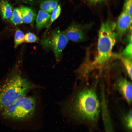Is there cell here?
<instances>
[{
    "label": "cell",
    "mask_w": 132,
    "mask_h": 132,
    "mask_svg": "<svg viewBox=\"0 0 132 132\" xmlns=\"http://www.w3.org/2000/svg\"><path fill=\"white\" fill-rule=\"evenodd\" d=\"M99 78H96L91 84L85 83L76 92L68 106L75 117L93 126L97 124L101 113L100 99L97 91Z\"/></svg>",
    "instance_id": "cell-1"
},
{
    "label": "cell",
    "mask_w": 132,
    "mask_h": 132,
    "mask_svg": "<svg viewBox=\"0 0 132 132\" xmlns=\"http://www.w3.org/2000/svg\"><path fill=\"white\" fill-rule=\"evenodd\" d=\"M130 81L122 76H120L115 81L113 87L123 98L128 105L131 106L132 100V85Z\"/></svg>",
    "instance_id": "cell-6"
},
{
    "label": "cell",
    "mask_w": 132,
    "mask_h": 132,
    "mask_svg": "<svg viewBox=\"0 0 132 132\" xmlns=\"http://www.w3.org/2000/svg\"><path fill=\"white\" fill-rule=\"evenodd\" d=\"M19 65L0 80V112L27 95L35 87L23 75Z\"/></svg>",
    "instance_id": "cell-2"
},
{
    "label": "cell",
    "mask_w": 132,
    "mask_h": 132,
    "mask_svg": "<svg viewBox=\"0 0 132 132\" xmlns=\"http://www.w3.org/2000/svg\"><path fill=\"white\" fill-rule=\"evenodd\" d=\"M111 132V131H107L106 132Z\"/></svg>",
    "instance_id": "cell-23"
},
{
    "label": "cell",
    "mask_w": 132,
    "mask_h": 132,
    "mask_svg": "<svg viewBox=\"0 0 132 132\" xmlns=\"http://www.w3.org/2000/svg\"><path fill=\"white\" fill-rule=\"evenodd\" d=\"M36 101L34 96L27 95L20 98L0 112L4 118L23 121L30 118L36 109Z\"/></svg>",
    "instance_id": "cell-4"
},
{
    "label": "cell",
    "mask_w": 132,
    "mask_h": 132,
    "mask_svg": "<svg viewBox=\"0 0 132 132\" xmlns=\"http://www.w3.org/2000/svg\"><path fill=\"white\" fill-rule=\"evenodd\" d=\"M132 23V16L123 11L119 16L116 25L118 36H122L128 31L131 30Z\"/></svg>",
    "instance_id": "cell-8"
},
{
    "label": "cell",
    "mask_w": 132,
    "mask_h": 132,
    "mask_svg": "<svg viewBox=\"0 0 132 132\" xmlns=\"http://www.w3.org/2000/svg\"><path fill=\"white\" fill-rule=\"evenodd\" d=\"M39 38L34 34L31 32L26 33L24 36V41L28 43H38Z\"/></svg>",
    "instance_id": "cell-18"
},
{
    "label": "cell",
    "mask_w": 132,
    "mask_h": 132,
    "mask_svg": "<svg viewBox=\"0 0 132 132\" xmlns=\"http://www.w3.org/2000/svg\"><path fill=\"white\" fill-rule=\"evenodd\" d=\"M51 14L40 10L35 19V26L37 33L42 29L47 28L49 25Z\"/></svg>",
    "instance_id": "cell-9"
},
{
    "label": "cell",
    "mask_w": 132,
    "mask_h": 132,
    "mask_svg": "<svg viewBox=\"0 0 132 132\" xmlns=\"http://www.w3.org/2000/svg\"><path fill=\"white\" fill-rule=\"evenodd\" d=\"M59 0H40L39 4L41 10L51 14L58 5Z\"/></svg>",
    "instance_id": "cell-12"
},
{
    "label": "cell",
    "mask_w": 132,
    "mask_h": 132,
    "mask_svg": "<svg viewBox=\"0 0 132 132\" xmlns=\"http://www.w3.org/2000/svg\"><path fill=\"white\" fill-rule=\"evenodd\" d=\"M123 63L128 77L130 80H132V59L123 57L122 59Z\"/></svg>",
    "instance_id": "cell-17"
},
{
    "label": "cell",
    "mask_w": 132,
    "mask_h": 132,
    "mask_svg": "<svg viewBox=\"0 0 132 132\" xmlns=\"http://www.w3.org/2000/svg\"><path fill=\"white\" fill-rule=\"evenodd\" d=\"M13 11L11 5L8 0H0V14L3 20H9Z\"/></svg>",
    "instance_id": "cell-11"
},
{
    "label": "cell",
    "mask_w": 132,
    "mask_h": 132,
    "mask_svg": "<svg viewBox=\"0 0 132 132\" xmlns=\"http://www.w3.org/2000/svg\"><path fill=\"white\" fill-rule=\"evenodd\" d=\"M24 36L23 32L19 29L16 30L14 36V47L16 48L24 41Z\"/></svg>",
    "instance_id": "cell-16"
},
{
    "label": "cell",
    "mask_w": 132,
    "mask_h": 132,
    "mask_svg": "<svg viewBox=\"0 0 132 132\" xmlns=\"http://www.w3.org/2000/svg\"><path fill=\"white\" fill-rule=\"evenodd\" d=\"M9 21L14 25L22 23V16L20 8H16L13 10L11 16Z\"/></svg>",
    "instance_id": "cell-14"
},
{
    "label": "cell",
    "mask_w": 132,
    "mask_h": 132,
    "mask_svg": "<svg viewBox=\"0 0 132 132\" xmlns=\"http://www.w3.org/2000/svg\"><path fill=\"white\" fill-rule=\"evenodd\" d=\"M63 32L68 40L73 42H83L86 38L85 32L83 28L74 22L71 23L67 28Z\"/></svg>",
    "instance_id": "cell-7"
},
{
    "label": "cell",
    "mask_w": 132,
    "mask_h": 132,
    "mask_svg": "<svg viewBox=\"0 0 132 132\" xmlns=\"http://www.w3.org/2000/svg\"><path fill=\"white\" fill-rule=\"evenodd\" d=\"M116 25L109 22L103 23L99 32L98 54L95 62L102 66L110 58L113 48L117 41L118 35L115 31Z\"/></svg>",
    "instance_id": "cell-3"
},
{
    "label": "cell",
    "mask_w": 132,
    "mask_h": 132,
    "mask_svg": "<svg viewBox=\"0 0 132 132\" xmlns=\"http://www.w3.org/2000/svg\"><path fill=\"white\" fill-rule=\"evenodd\" d=\"M132 0H125L123 8L124 11L132 16Z\"/></svg>",
    "instance_id": "cell-20"
},
{
    "label": "cell",
    "mask_w": 132,
    "mask_h": 132,
    "mask_svg": "<svg viewBox=\"0 0 132 132\" xmlns=\"http://www.w3.org/2000/svg\"><path fill=\"white\" fill-rule=\"evenodd\" d=\"M130 42L124 49L123 54L124 57L132 59V38L131 36Z\"/></svg>",
    "instance_id": "cell-19"
},
{
    "label": "cell",
    "mask_w": 132,
    "mask_h": 132,
    "mask_svg": "<svg viewBox=\"0 0 132 132\" xmlns=\"http://www.w3.org/2000/svg\"><path fill=\"white\" fill-rule=\"evenodd\" d=\"M132 111L130 109L124 113L121 118V121L123 127L126 132H132Z\"/></svg>",
    "instance_id": "cell-13"
},
{
    "label": "cell",
    "mask_w": 132,
    "mask_h": 132,
    "mask_svg": "<svg viewBox=\"0 0 132 132\" xmlns=\"http://www.w3.org/2000/svg\"><path fill=\"white\" fill-rule=\"evenodd\" d=\"M36 0H16V3H24L33 5L34 4Z\"/></svg>",
    "instance_id": "cell-21"
},
{
    "label": "cell",
    "mask_w": 132,
    "mask_h": 132,
    "mask_svg": "<svg viewBox=\"0 0 132 132\" xmlns=\"http://www.w3.org/2000/svg\"><path fill=\"white\" fill-rule=\"evenodd\" d=\"M20 8L22 13L23 22L29 24L33 28L36 16L35 11L32 8L26 6H22Z\"/></svg>",
    "instance_id": "cell-10"
},
{
    "label": "cell",
    "mask_w": 132,
    "mask_h": 132,
    "mask_svg": "<svg viewBox=\"0 0 132 132\" xmlns=\"http://www.w3.org/2000/svg\"><path fill=\"white\" fill-rule=\"evenodd\" d=\"M61 11V7L59 5H58L52 11L51 13V16L49 25L44 33V34L48 32V29L51 24L59 16Z\"/></svg>",
    "instance_id": "cell-15"
},
{
    "label": "cell",
    "mask_w": 132,
    "mask_h": 132,
    "mask_svg": "<svg viewBox=\"0 0 132 132\" xmlns=\"http://www.w3.org/2000/svg\"><path fill=\"white\" fill-rule=\"evenodd\" d=\"M68 40L58 27L44 34L40 41L42 48L46 51H53L56 60H61L63 51L68 44Z\"/></svg>",
    "instance_id": "cell-5"
},
{
    "label": "cell",
    "mask_w": 132,
    "mask_h": 132,
    "mask_svg": "<svg viewBox=\"0 0 132 132\" xmlns=\"http://www.w3.org/2000/svg\"><path fill=\"white\" fill-rule=\"evenodd\" d=\"M91 3H97L100 2L105 0H88Z\"/></svg>",
    "instance_id": "cell-22"
}]
</instances>
